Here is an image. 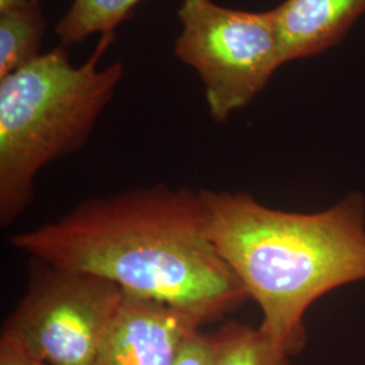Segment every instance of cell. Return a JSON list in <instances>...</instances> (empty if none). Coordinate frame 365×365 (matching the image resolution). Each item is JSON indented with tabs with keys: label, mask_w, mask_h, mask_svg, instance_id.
<instances>
[{
	"label": "cell",
	"mask_w": 365,
	"mask_h": 365,
	"mask_svg": "<svg viewBox=\"0 0 365 365\" xmlns=\"http://www.w3.org/2000/svg\"><path fill=\"white\" fill-rule=\"evenodd\" d=\"M9 241L33 259L103 277L202 324L249 299L210 240L200 191L155 184L92 199Z\"/></svg>",
	"instance_id": "6da1fadb"
},
{
	"label": "cell",
	"mask_w": 365,
	"mask_h": 365,
	"mask_svg": "<svg viewBox=\"0 0 365 365\" xmlns=\"http://www.w3.org/2000/svg\"><path fill=\"white\" fill-rule=\"evenodd\" d=\"M210 240L260 307V329L295 356L306 346L304 315L344 286L365 282V195L327 209H272L245 192L200 190Z\"/></svg>",
	"instance_id": "7a4b0ae2"
},
{
	"label": "cell",
	"mask_w": 365,
	"mask_h": 365,
	"mask_svg": "<svg viewBox=\"0 0 365 365\" xmlns=\"http://www.w3.org/2000/svg\"><path fill=\"white\" fill-rule=\"evenodd\" d=\"M115 38L102 34L88 60L75 66L60 45L0 78V223L9 226L30 206L41 170L88 143L125 75L99 61Z\"/></svg>",
	"instance_id": "3957f363"
},
{
	"label": "cell",
	"mask_w": 365,
	"mask_h": 365,
	"mask_svg": "<svg viewBox=\"0 0 365 365\" xmlns=\"http://www.w3.org/2000/svg\"><path fill=\"white\" fill-rule=\"evenodd\" d=\"M173 53L203 83L210 117L223 123L248 107L286 66L274 11L182 0Z\"/></svg>",
	"instance_id": "277c9868"
},
{
	"label": "cell",
	"mask_w": 365,
	"mask_h": 365,
	"mask_svg": "<svg viewBox=\"0 0 365 365\" xmlns=\"http://www.w3.org/2000/svg\"><path fill=\"white\" fill-rule=\"evenodd\" d=\"M123 295L107 279L34 259L26 292L3 327L49 365H93Z\"/></svg>",
	"instance_id": "5b68a950"
},
{
	"label": "cell",
	"mask_w": 365,
	"mask_h": 365,
	"mask_svg": "<svg viewBox=\"0 0 365 365\" xmlns=\"http://www.w3.org/2000/svg\"><path fill=\"white\" fill-rule=\"evenodd\" d=\"M202 325L179 309L125 292L93 365H172L182 339Z\"/></svg>",
	"instance_id": "8992f818"
},
{
	"label": "cell",
	"mask_w": 365,
	"mask_h": 365,
	"mask_svg": "<svg viewBox=\"0 0 365 365\" xmlns=\"http://www.w3.org/2000/svg\"><path fill=\"white\" fill-rule=\"evenodd\" d=\"M286 64L337 46L365 15V0H283L272 9Z\"/></svg>",
	"instance_id": "52a82bcc"
},
{
	"label": "cell",
	"mask_w": 365,
	"mask_h": 365,
	"mask_svg": "<svg viewBox=\"0 0 365 365\" xmlns=\"http://www.w3.org/2000/svg\"><path fill=\"white\" fill-rule=\"evenodd\" d=\"M46 29V19L39 0L0 15V78L34 61Z\"/></svg>",
	"instance_id": "ba28073f"
},
{
	"label": "cell",
	"mask_w": 365,
	"mask_h": 365,
	"mask_svg": "<svg viewBox=\"0 0 365 365\" xmlns=\"http://www.w3.org/2000/svg\"><path fill=\"white\" fill-rule=\"evenodd\" d=\"M144 0H73L54 33L61 45H76L92 34L114 33Z\"/></svg>",
	"instance_id": "9c48e42d"
},
{
	"label": "cell",
	"mask_w": 365,
	"mask_h": 365,
	"mask_svg": "<svg viewBox=\"0 0 365 365\" xmlns=\"http://www.w3.org/2000/svg\"><path fill=\"white\" fill-rule=\"evenodd\" d=\"M217 365H291V356L260 327L230 321L215 333Z\"/></svg>",
	"instance_id": "30bf717a"
},
{
	"label": "cell",
	"mask_w": 365,
	"mask_h": 365,
	"mask_svg": "<svg viewBox=\"0 0 365 365\" xmlns=\"http://www.w3.org/2000/svg\"><path fill=\"white\" fill-rule=\"evenodd\" d=\"M217 353L215 334H206L196 329L182 339L172 365H217Z\"/></svg>",
	"instance_id": "8fae6325"
},
{
	"label": "cell",
	"mask_w": 365,
	"mask_h": 365,
	"mask_svg": "<svg viewBox=\"0 0 365 365\" xmlns=\"http://www.w3.org/2000/svg\"><path fill=\"white\" fill-rule=\"evenodd\" d=\"M0 365H49L31 352L13 331L1 327Z\"/></svg>",
	"instance_id": "7c38bea8"
},
{
	"label": "cell",
	"mask_w": 365,
	"mask_h": 365,
	"mask_svg": "<svg viewBox=\"0 0 365 365\" xmlns=\"http://www.w3.org/2000/svg\"><path fill=\"white\" fill-rule=\"evenodd\" d=\"M30 0H0V15L26 6Z\"/></svg>",
	"instance_id": "4fadbf2b"
}]
</instances>
